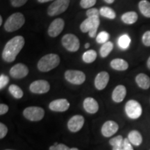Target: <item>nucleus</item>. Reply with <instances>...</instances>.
<instances>
[{"label": "nucleus", "mask_w": 150, "mask_h": 150, "mask_svg": "<svg viewBox=\"0 0 150 150\" xmlns=\"http://www.w3.org/2000/svg\"><path fill=\"white\" fill-rule=\"evenodd\" d=\"M131 38L127 34L121 35L118 39V45L122 50H127L131 44Z\"/></svg>", "instance_id": "c85d7f7f"}, {"label": "nucleus", "mask_w": 150, "mask_h": 150, "mask_svg": "<svg viewBox=\"0 0 150 150\" xmlns=\"http://www.w3.org/2000/svg\"><path fill=\"white\" fill-rule=\"evenodd\" d=\"M84 122H85V120L82 115H74L69 120L68 122H67V127L71 132H78L83 127Z\"/></svg>", "instance_id": "ddd939ff"}, {"label": "nucleus", "mask_w": 150, "mask_h": 150, "mask_svg": "<svg viewBox=\"0 0 150 150\" xmlns=\"http://www.w3.org/2000/svg\"><path fill=\"white\" fill-rule=\"evenodd\" d=\"M83 108L88 113L95 114L98 111L99 104L93 97H87L83 101Z\"/></svg>", "instance_id": "a211bd4d"}, {"label": "nucleus", "mask_w": 150, "mask_h": 150, "mask_svg": "<svg viewBox=\"0 0 150 150\" xmlns=\"http://www.w3.org/2000/svg\"><path fill=\"white\" fill-rule=\"evenodd\" d=\"M29 72L28 67L23 63H17L10 70V75L14 79H22L26 77Z\"/></svg>", "instance_id": "f8f14e48"}, {"label": "nucleus", "mask_w": 150, "mask_h": 150, "mask_svg": "<svg viewBox=\"0 0 150 150\" xmlns=\"http://www.w3.org/2000/svg\"><path fill=\"white\" fill-rule=\"evenodd\" d=\"M65 27V21L62 18H56L52 22L48 28V34L50 37L56 38L61 34Z\"/></svg>", "instance_id": "9b49d317"}, {"label": "nucleus", "mask_w": 150, "mask_h": 150, "mask_svg": "<svg viewBox=\"0 0 150 150\" xmlns=\"http://www.w3.org/2000/svg\"><path fill=\"white\" fill-rule=\"evenodd\" d=\"M37 1L40 3H46V2H49V1H54V0H37ZM54 1H55V0H54Z\"/></svg>", "instance_id": "ea45409f"}, {"label": "nucleus", "mask_w": 150, "mask_h": 150, "mask_svg": "<svg viewBox=\"0 0 150 150\" xmlns=\"http://www.w3.org/2000/svg\"><path fill=\"white\" fill-rule=\"evenodd\" d=\"M29 90L34 94H45L50 91V84L46 80H36L30 84Z\"/></svg>", "instance_id": "9d476101"}, {"label": "nucleus", "mask_w": 150, "mask_h": 150, "mask_svg": "<svg viewBox=\"0 0 150 150\" xmlns=\"http://www.w3.org/2000/svg\"><path fill=\"white\" fill-rule=\"evenodd\" d=\"M123 149L124 150H134L132 144L131 143L128 138H125V139H124Z\"/></svg>", "instance_id": "4c0bfd02"}, {"label": "nucleus", "mask_w": 150, "mask_h": 150, "mask_svg": "<svg viewBox=\"0 0 150 150\" xmlns=\"http://www.w3.org/2000/svg\"><path fill=\"white\" fill-rule=\"evenodd\" d=\"M7 133H8V128L4 124L1 122L0 123V138L2 139L4 138L6 136Z\"/></svg>", "instance_id": "c9c22d12"}, {"label": "nucleus", "mask_w": 150, "mask_h": 150, "mask_svg": "<svg viewBox=\"0 0 150 150\" xmlns=\"http://www.w3.org/2000/svg\"><path fill=\"white\" fill-rule=\"evenodd\" d=\"M112 49H113V44L112 42L108 41L107 42L104 43L101 47L100 50H99V53H100V56L102 58H106L109 55V54L112 52Z\"/></svg>", "instance_id": "a878e982"}, {"label": "nucleus", "mask_w": 150, "mask_h": 150, "mask_svg": "<svg viewBox=\"0 0 150 150\" xmlns=\"http://www.w3.org/2000/svg\"><path fill=\"white\" fill-rule=\"evenodd\" d=\"M127 95V88L125 86L118 85L112 93V99L116 103L122 102Z\"/></svg>", "instance_id": "f3484780"}, {"label": "nucleus", "mask_w": 150, "mask_h": 150, "mask_svg": "<svg viewBox=\"0 0 150 150\" xmlns=\"http://www.w3.org/2000/svg\"><path fill=\"white\" fill-rule=\"evenodd\" d=\"M110 79L109 74L106 71H102L97 74L95 79V86L99 91L104 90L108 85Z\"/></svg>", "instance_id": "2eb2a0df"}, {"label": "nucleus", "mask_w": 150, "mask_h": 150, "mask_svg": "<svg viewBox=\"0 0 150 150\" xmlns=\"http://www.w3.org/2000/svg\"><path fill=\"white\" fill-rule=\"evenodd\" d=\"M138 18V14L134 11H129L124 13L121 17V20L127 24H133L137 22Z\"/></svg>", "instance_id": "412c9836"}, {"label": "nucleus", "mask_w": 150, "mask_h": 150, "mask_svg": "<svg viewBox=\"0 0 150 150\" xmlns=\"http://www.w3.org/2000/svg\"><path fill=\"white\" fill-rule=\"evenodd\" d=\"M24 44L25 40L22 35H17L8 40L5 45L1 54L4 61L7 63L13 62L24 47Z\"/></svg>", "instance_id": "f257e3e1"}, {"label": "nucleus", "mask_w": 150, "mask_h": 150, "mask_svg": "<svg viewBox=\"0 0 150 150\" xmlns=\"http://www.w3.org/2000/svg\"><path fill=\"white\" fill-rule=\"evenodd\" d=\"M70 102L66 99H58L52 101L49 105V108L52 111L64 112L70 108Z\"/></svg>", "instance_id": "4468645a"}, {"label": "nucleus", "mask_w": 150, "mask_h": 150, "mask_svg": "<svg viewBox=\"0 0 150 150\" xmlns=\"http://www.w3.org/2000/svg\"><path fill=\"white\" fill-rule=\"evenodd\" d=\"M84 47H85V48H86V49H88V48H89V47H90V43H88V42L86 43V44H85V45H84Z\"/></svg>", "instance_id": "37998d69"}, {"label": "nucleus", "mask_w": 150, "mask_h": 150, "mask_svg": "<svg viewBox=\"0 0 150 150\" xmlns=\"http://www.w3.org/2000/svg\"><path fill=\"white\" fill-rule=\"evenodd\" d=\"M97 0H81L80 6L83 8L89 9L93 8Z\"/></svg>", "instance_id": "7c9ffc66"}, {"label": "nucleus", "mask_w": 150, "mask_h": 150, "mask_svg": "<svg viewBox=\"0 0 150 150\" xmlns=\"http://www.w3.org/2000/svg\"><path fill=\"white\" fill-rule=\"evenodd\" d=\"M110 67L117 71H125L128 69V63L122 59H115L110 63Z\"/></svg>", "instance_id": "aec40b11"}, {"label": "nucleus", "mask_w": 150, "mask_h": 150, "mask_svg": "<svg viewBox=\"0 0 150 150\" xmlns=\"http://www.w3.org/2000/svg\"><path fill=\"white\" fill-rule=\"evenodd\" d=\"M8 111V106L4 104H0V115H3Z\"/></svg>", "instance_id": "58836bf2"}, {"label": "nucleus", "mask_w": 150, "mask_h": 150, "mask_svg": "<svg viewBox=\"0 0 150 150\" xmlns=\"http://www.w3.org/2000/svg\"><path fill=\"white\" fill-rule=\"evenodd\" d=\"M9 82V78L5 74L0 75V89H3L7 86Z\"/></svg>", "instance_id": "72a5a7b5"}, {"label": "nucleus", "mask_w": 150, "mask_h": 150, "mask_svg": "<svg viewBox=\"0 0 150 150\" xmlns=\"http://www.w3.org/2000/svg\"><path fill=\"white\" fill-rule=\"evenodd\" d=\"M23 115L24 117L30 121L38 122L44 117L45 110L38 106H29L24 110Z\"/></svg>", "instance_id": "6e6552de"}, {"label": "nucleus", "mask_w": 150, "mask_h": 150, "mask_svg": "<svg viewBox=\"0 0 150 150\" xmlns=\"http://www.w3.org/2000/svg\"><path fill=\"white\" fill-rule=\"evenodd\" d=\"M128 139L132 145L139 146L142 142V137L139 131L133 130L129 132L128 135Z\"/></svg>", "instance_id": "4be33fe9"}, {"label": "nucleus", "mask_w": 150, "mask_h": 150, "mask_svg": "<svg viewBox=\"0 0 150 150\" xmlns=\"http://www.w3.org/2000/svg\"><path fill=\"white\" fill-rule=\"evenodd\" d=\"M25 23V18L21 13H15L11 15L4 23V29L7 32H13L22 27Z\"/></svg>", "instance_id": "7ed1b4c3"}, {"label": "nucleus", "mask_w": 150, "mask_h": 150, "mask_svg": "<svg viewBox=\"0 0 150 150\" xmlns=\"http://www.w3.org/2000/svg\"><path fill=\"white\" fill-rule=\"evenodd\" d=\"M147 66L148 68L150 70V56L149 57V59H147Z\"/></svg>", "instance_id": "79ce46f5"}, {"label": "nucleus", "mask_w": 150, "mask_h": 150, "mask_svg": "<svg viewBox=\"0 0 150 150\" xmlns=\"http://www.w3.org/2000/svg\"><path fill=\"white\" fill-rule=\"evenodd\" d=\"M11 5L13 7H21L27 2L28 0H10Z\"/></svg>", "instance_id": "e433bc0d"}, {"label": "nucleus", "mask_w": 150, "mask_h": 150, "mask_svg": "<svg viewBox=\"0 0 150 150\" xmlns=\"http://www.w3.org/2000/svg\"><path fill=\"white\" fill-rule=\"evenodd\" d=\"M99 24V17L87 18L80 24V29L83 33H88L91 38H95L97 36V32Z\"/></svg>", "instance_id": "20e7f679"}, {"label": "nucleus", "mask_w": 150, "mask_h": 150, "mask_svg": "<svg viewBox=\"0 0 150 150\" xmlns=\"http://www.w3.org/2000/svg\"><path fill=\"white\" fill-rule=\"evenodd\" d=\"M124 138L122 136H117L109 140V144L112 146V150H117L123 148Z\"/></svg>", "instance_id": "cd10ccee"}, {"label": "nucleus", "mask_w": 150, "mask_h": 150, "mask_svg": "<svg viewBox=\"0 0 150 150\" xmlns=\"http://www.w3.org/2000/svg\"><path fill=\"white\" fill-rule=\"evenodd\" d=\"M65 78L69 83L74 85H81L85 82L86 76L82 71L68 70L65 72Z\"/></svg>", "instance_id": "1a4fd4ad"}, {"label": "nucleus", "mask_w": 150, "mask_h": 150, "mask_svg": "<svg viewBox=\"0 0 150 150\" xmlns=\"http://www.w3.org/2000/svg\"><path fill=\"white\" fill-rule=\"evenodd\" d=\"M2 22H3L2 16H0V26L2 25Z\"/></svg>", "instance_id": "c03bdc74"}, {"label": "nucleus", "mask_w": 150, "mask_h": 150, "mask_svg": "<svg viewBox=\"0 0 150 150\" xmlns=\"http://www.w3.org/2000/svg\"><path fill=\"white\" fill-rule=\"evenodd\" d=\"M8 91L12 96L16 99H21L24 95V93L22 90L18 86L15 84H11L8 88Z\"/></svg>", "instance_id": "bb28decb"}, {"label": "nucleus", "mask_w": 150, "mask_h": 150, "mask_svg": "<svg viewBox=\"0 0 150 150\" xmlns=\"http://www.w3.org/2000/svg\"><path fill=\"white\" fill-rule=\"evenodd\" d=\"M70 0H55L49 6L47 14L50 17L59 16L68 8Z\"/></svg>", "instance_id": "39448f33"}, {"label": "nucleus", "mask_w": 150, "mask_h": 150, "mask_svg": "<svg viewBox=\"0 0 150 150\" xmlns=\"http://www.w3.org/2000/svg\"><path fill=\"white\" fill-rule=\"evenodd\" d=\"M70 148H69L64 144L57 143L56 142L54 145L51 146L50 147V150H70Z\"/></svg>", "instance_id": "473e14b6"}, {"label": "nucleus", "mask_w": 150, "mask_h": 150, "mask_svg": "<svg viewBox=\"0 0 150 150\" xmlns=\"http://www.w3.org/2000/svg\"><path fill=\"white\" fill-rule=\"evenodd\" d=\"M118 129H119V126L115 122L108 120L103 125L102 127V134L104 137L109 138L117 132Z\"/></svg>", "instance_id": "dca6fc26"}, {"label": "nucleus", "mask_w": 150, "mask_h": 150, "mask_svg": "<svg viewBox=\"0 0 150 150\" xmlns=\"http://www.w3.org/2000/svg\"><path fill=\"white\" fill-rule=\"evenodd\" d=\"M110 35L109 33L106 31H102V32L99 33L96 36V41L99 44H104V43L107 42L109 40Z\"/></svg>", "instance_id": "c756f323"}, {"label": "nucleus", "mask_w": 150, "mask_h": 150, "mask_svg": "<svg viewBox=\"0 0 150 150\" xmlns=\"http://www.w3.org/2000/svg\"><path fill=\"white\" fill-rule=\"evenodd\" d=\"M136 82L138 87L140 88L147 90L149 89L150 87V78L147 74L144 73L138 74L136 76Z\"/></svg>", "instance_id": "6ab92c4d"}, {"label": "nucleus", "mask_w": 150, "mask_h": 150, "mask_svg": "<svg viewBox=\"0 0 150 150\" xmlns=\"http://www.w3.org/2000/svg\"><path fill=\"white\" fill-rule=\"evenodd\" d=\"M6 150H12V149H6Z\"/></svg>", "instance_id": "49530a36"}, {"label": "nucleus", "mask_w": 150, "mask_h": 150, "mask_svg": "<svg viewBox=\"0 0 150 150\" xmlns=\"http://www.w3.org/2000/svg\"><path fill=\"white\" fill-rule=\"evenodd\" d=\"M59 56L56 54H48L42 56L38 62L37 67L40 72H47L56 68L60 64Z\"/></svg>", "instance_id": "f03ea898"}, {"label": "nucleus", "mask_w": 150, "mask_h": 150, "mask_svg": "<svg viewBox=\"0 0 150 150\" xmlns=\"http://www.w3.org/2000/svg\"><path fill=\"white\" fill-rule=\"evenodd\" d=\"M104 1L106 3L109 4H110L113 3L114 1H115V0H104Z\"/></svg>", "instance_id": "a19ab883"}, {"label": "nucleus", "mask_w": 150, "mask_h": 150, "mask_svg": "<svg viewBox=\"0 0 150 150\" xmlns=\"http://www.w3.org/2000/svg\"><path fill=\"white\" fill-rule=\"evenodd\" d=\"M99 13L104 18L109 19V20H114L116 18V13L113 9L108 6H103L99 9Z\"/></svg>", "instance_id": "b1692460"}, {"label": "nucleus", "mask_w": 150, "mask_h": 150, "mask_svg": "<svg viewBox=\"0 0 150 150\" xmlns=\"http://www.w3.org/2000/svg\"><path fill=\"white\" fill-rule=\"evenodd\" d=\"M97 56V54L96 51L93 50H88L83 53V56H82V60L86 63H92L96 60Z\"/></svg>", "instance_id": "393cba45"}, {"label": "nucleus", "mask_w": 150, "mask_h": 150, "mask_svg": "<svg viewBox=\"0 0 150 150\" xmlns=\"http://www.w3.org/2000/svg\"><path fill=\"white\" fill-rule=\"evenodd\" d=\"M62 45L70 52H77L80 47V42L76 35L72 33H67L61 39Z\"/></svg>", "instance_id": "423d86ee"}, {"label": "nucleus", "mask_w": 150, "mask_h": 150, "mask_svg": "<svg viewBox=\"0 0 150 150\" xmlns=\"http://www.w3.org/2000/svg\"><path fill=\"white\" fill-rule=\"evenodd\" d=\"M70 150H79L77 148H75V147H73V148H71Z\"/></svg>", "instance_id": "a18cd8bd"}, {"label": "nucleus", "mask_w": 150, "mask_h": 150, "mask_svg": "<svg viewBox=\"0 0 150 150\" xmlns=\"http://www.w3.org/2000/svg\"><path fill=\"white\" fill-rule=\"evenodd\" d=\"M142 42L146 47H150V31H147L142 35Z\"/></svg>", "instance_id": "f704fd0d"}, {"label": "nucleus", "mask_w": 150, "mask_h": 150, "mask_svg": "<svg viewBox=\"0 0 150 150\" xmlns=\"http://www.w3.org/2000/svg\"><path fill=\"white\" fill-rule=\"evenodd\" d=\"M138 8L140 13L146 18H150V2L147 0H141L138 3Z\"/></svg>", "instance_id": "5701e85b"}, {"label": "nucleus", "mask_w": 150, "mask_h": 150, "mask_svg": "<svg viewBox=\"0 0 150 150\" xmlns=\"http://www.w3.org/2000/svg\"><path fill=\"white\" fill-rule=\"evenodd\" d=\"M86 16L87 18H91V17H99V11L96 8H91L88 9L86 11Z\"/></svg>", "instance_id": "2f4dec72"}, {"label": "nucleus", "mask_w": 150, "mask_h": 150, "mask_svg": "<svg viewBox=\"0 0 150 150\" xmlns=\"http://www.w3.org/2000/svg\"><path fill=\"white\" fill-rule=\"evenodd\" d=\"M125 112L129 118L136 120L141 116L142 108L139 102L134 99H131L125 105Z\"/></svg>", "instance_id": "0eeeda50"}]
</instances>
